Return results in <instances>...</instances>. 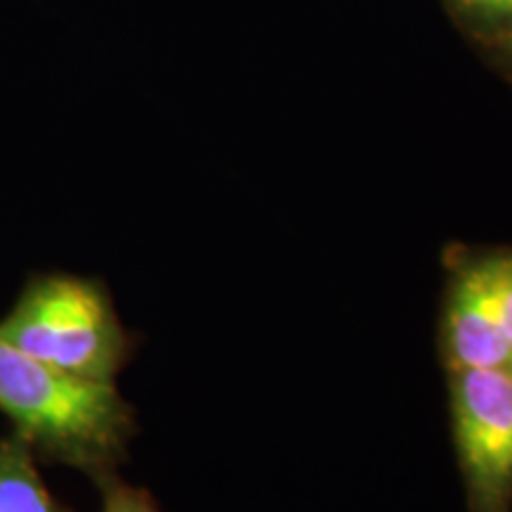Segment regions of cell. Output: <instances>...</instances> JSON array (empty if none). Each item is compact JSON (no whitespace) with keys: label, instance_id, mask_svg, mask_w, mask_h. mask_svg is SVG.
Returning <instances> with one entry per match:
<instances>
[{"label":"cell","instance_id":"cell-1","mask_svg":"<svg viewBox=\"0 0 512 512\" xmlns=\"http://www.w3.org/2000/svg\"><path fill=\"white\" fill-rule=\"evenodd\" d=\"M0 415L38 460L98 479L117 472L138 432L117 382H91L48 368L0 339Z\"/></svg>","mask_w":512,"mask_h":512},{"label":"cell","instance_id":"cell-2","mask_svg":"<svg viewBox=\"0 0 512 512\" xmlns=\"http://www.w3.org/2000/svg\"><path fill=\"white\" fill-rule=\"evenodd\" d=\"M0 339L48 368L91 382H117L136 349L105 283L64 271L29 275L0 318Z\"/></svg>","mask_w":512,"mask_h":512},{"label":"cell","instance_id":"cell-3","mask_svg":"<svg viewBox=\"0 0 512 512\" xmlns=\"http://www.w3.org/2000/svg\"><path fill=\"white\" fill-rule=\"evenodd\" d=\"M451 418L467 510L512 512V375L453 370Z\"/></svg>","mask_w":512,"mask_h":512},{"label":"cell","instance_id":"cell-4","mask_svg":"<svg viewBox=\"0 0 512 512\" xmlns=\"http://www.w3.org/2000/svg\"><path fill=\"white\" fill-rule=\"evenodd\" d=\"M505 271L508 254L465 261L448 285L441 316V354L453 370L508 368L512 335L505 320Z\"/></svg>","mask_w":512,"mask_h":512},{"label":"cell","instance_id":"cell-5","mask_svg":"<svg viewBox=\"0 0 512 512\" xmlns=\"http://www.w3.org/2000/svg\"><path fill=\"white\" fill-rule=\"evenodd\" d=\"M36 451L15 432L0 437V512H67L50 494Z\"/></svg>","mask_w":512,"mask_h":512},{"label":"cell","instance_id":"cell-6","mask_svg":"<svg viewBox=\"0 0 512 512\" xmlns=\"http://www.w3.org/2000/svg\"><path fill=\"white\" fill-rule=\"evenodd\" d=\"M93 482L102 498L100 512H162L150 491L124 482L117 472H107Z\"/></svg>","mask_w":512,"mask_h":512},{"label":"cell","instance_id":"cell-7","mask_svg":"<svg viewBox=\"0 0 512 512\" xmlns=\"http://www.w3.org/2000/svg\"><path fill=\"white\" fill-rule=\"evenodd\" d=\"M465 3L482 15H512V0H465Z\"/></svg>","mask_w":512,"mask_h":512},{"label":"cell","instance_id":"cell-8","mask_svg":"<svg viewBox=\"0 0 512 512\" xmlns=\"http://www.w3.org/2000/svg\"><path fill=\"white\" fill-rule=\"evenodd\" d=\"M503 302H505V320H508V330L512 335V256H508V271H505Z\"/></svg>","mask_w":512,"mask_h":512},{"label":"cell","instance_id":"cell-9","mask_svg":"<svg viewBox=\"0 0 512 512\" xmlns=\"http://www.w3.org/2000/svg\"><path fill=\"white\" fill-rule=\"evenodd\" d=\"M508 373L512 375V358H510V363H508Z\"/></svg>","mask_w":512,"mask_h":512}]
</instances>
